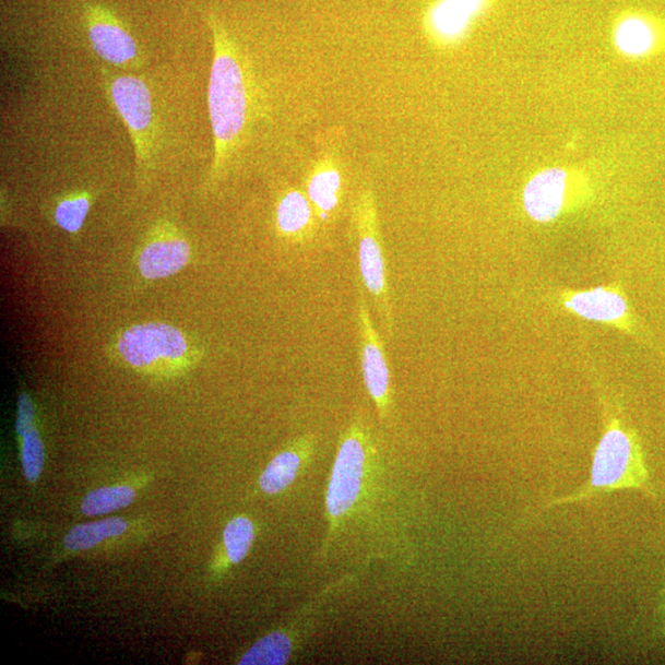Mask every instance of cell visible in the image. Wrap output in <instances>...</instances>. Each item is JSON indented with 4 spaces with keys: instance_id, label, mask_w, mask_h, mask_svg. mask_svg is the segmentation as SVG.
Returning a JSON list of instances; mask_svg holds the SVG:
<instances>
[{
    "instance_id": "cell-23",
    "label": "cell",
    "mask_w": 665,
    "mask_h": 665,
    "mask_svg": "<svg viewBox=\"0 0 665 665\" xmlns=\"http://www.w3.org/2000/svg\"><path fill=\"white\" fill-rule=\"evenodd\" d=\"M652 631L654 639H665V585L660 596L657 609L654 613Z\"/></svg>"
},
{
    "instance_id": "cell-10",
    "label": "cell",
    "mask_w": 665,
    "mask_h": 665,
    "mask_svg": "<svg viewBox=\"0 0 665 665\" xmlns=\"http://www.w3.org/2000/svg\"><path fill=\"white\" fill-rule=\"evenodd\" d=\"M86 27L93 50L105 62L121 69H129L140 62L138 43L106 9L90 8L86 12Z\"/></svg>"
},
{
    "instance_id": "cell-15",
    "label": "cell",
    "mask_w": 665,
    "mask_h": 665,
    "mask_svg": "<svg viewBox=\"0 0 665 665\" xmlns=\"http://www.w3.org/2000/svg\"><path fill=\"white\" fill-rule=\"evenodd\" d=\"M316 448V438L308 434L293 442L290 448L277 454L259 478L260 489L265 495L282 494L294 484L302 467L311 460Z\"/></svg>"
},
{
    "instance_id": "cell-21",
    "label": "cell",
    "mask_w": 665,
    "mask_h": 665,
    "mask_svg": "<svg viewBox=\"0 0 665 665\" xmlns=\"http://www.w3.org/2000/svg\"><path fill=\"white\" fill-rule=\"evenodd\" d=\"M22 461L24 475L28 482L40 478L45 464V448L40 434L34 426L23 434Z\"/></svg>"
},
{
    "instance_id": "cell-8",
    "label": "cell",
    "mask_w": 665,
    "mask_h": 665,
    "mask_svg": "<svg viewBox=\"0 0 665 665\" xmlns=\"http://www.w3.org/2000/svg\"><path fill=\"white\" fill-rule=\"evenodd\" d=\"M359 355L363 380L376 411L382 421H388L393 412L392 375L384 344L376 330L365 294L359 290L358 311Z\"/></svg>"
},
{
    "instance_id": "cell-14",
    "label": "cell",
    "mask_w": 665,
    "mask_h": 665,
    "mask_svg": "<svg viewBox=\"0 0 665 665\" xmlns=\"http://www.w3.org/2000/svg\"><path fill=\"white\" fill-rule=\"evenodd\" d=\"M615 44L621 54L643 59L662 50L665 31L658 21L642 13H630L615 26Z\"/></svg>"
},
{
    "instance_id": "cell-1",
    "label": "cell",
    "mask_w": 665,
    "mask_h": 665,
    "mask_svg": "<svg viewBox=\"0 0 665 665\" xmlns=\"http://www.w3.org/2000/svg\"><path fill=\"white\" fill-rule=\"evenodd\" d=\"M211 28L214 62L209 83V110L215 154L207 179L210 188L224 178L240 147L254 103L244 55L214 16H211Z\"/></svg>"
},
{
    "instance_id": "cell-12",
    "label": "cell",
    "mask_w": 665,
    "mask_h": 665,
    "mask_svg": "<svg viewBox=\"0 0 665 665\" xmlns=\"http://www.w3.org/2000/svg\"><path fill=\"white\" fill-rule=\"evenodd\" d=\"M488 3L489 0H439L428 15L429 34L440 44L461 40Z\"/></svg>"
},
{
    "instance_id": "cell-9",
    "label": "cell",
    "mask_w": 665,
    "mask_h": 665,
    "mask_svg": "<svg viewBox=\"0 0 665 665\" xmlns=\"http://www.w3.org/2000/svg\"><path fill=\"white\" fill-rule=\"evenodd\" d=\"M190 259V246L176 226L163 222L152 230L139 257V268L147 281L178 274Z\"/></svg>"
},
{
    "instance_id": "cell-19",
    "label": "cell",
    "mask_w": 665,
    "mask_h": 665,
    "mask_svg": "<svg viewBox=\"0 0 665 665\" xmlns=\"http://www.w3.org/2000/svg\"><path fill=\"white\" fill-rule=\"evenodd\" d=\"M256 539V527L252 520L237 516L227 524L224 532L226 555L230 563L238 565L245 560Z\"/></svg>"
},
{
    "instance_id": "cell-3",
    "label": "cell",
    "mask_w": 665,
    "mask_h": 665,
    "mask_svg": "<svg viewBox=\"0 0 665 665\" xmlns=\"http://www.w3.org/2000/svg\"><path fill=\"white\" fill-rule=\"evenodd\" d=\"M376 458L378 450L372 434L363 416H356L342 434L325 491V515L330 529L324 539L323 553L359 504Z\"/></svg>"
},
{
    "instance_id": "cell-11",
    "label": "cell",
    "mask_w": 665,
    "mask_h": 665,
    "mask_svg": "<svg viewBox=\"0 0 665 665\" xmlns=\"http://www.w3.org/2000/svg\"><path fill=\"white\" fill-rule=\"evenodd\" d=\"M571 179L561 168H548L537 173L523 192V204L530 218L548 224L560 217L571 206Z\"/></svg>"
},
{
    "instance_id": "cell-13",
    "label": "cell",
    "mask_w": 665,
    "mask_h": 665,
    "mask_svg": "<svg viewBox=\"0 0 665 665\" xmlns=\"http://www.w3.org/2000/svg\"><path fill=\"white\" fill-rule=\"evenodd\" d=\"M318 217L305 192L290 189L278 199L275 224L278 236L293 245L310 242L317 230Z\"/></svg>"
},
{
    "instance_id": "cell-18",
    "label": "cell",
    "mask_w": 665,
    "mask_h": 665,
    "mask_svg": "<svg viewBox=\"0 0 665 665\" xmlns=\"http://www.w3.org/2000/svg\"><path fill=\"white\" fill-rule=\"evenodd\" d=\"M134 498H136V494L128 486L95 489L84 498L82 512L88 516L114 513L129 507Z\"/></svg>"
},
{
    "instance_id": "cell-4",
    "label": "cell",
    "mask_w": 665,
    "mask_h": 665,
    "mask_svg": "<svg viewBox=\"0 0 665 665\" xmlns=\"http://www.w3.org/2000/svg\"><path fill=\"white\" fill-rule=\"evenodd\" d=\"M353 221L358 237L360 277L365 290L372 298L382 330L388 340H393L394 314L385 269L378 205L372 189H365L355 201Z\"/></svg>"
},
{
    "instance_id": "cell-2",
    "label": "cell",
    "mask_w": 665,
    "mask_h": 665,
    "mask_svg": "<svg viewBox=\"0 0 665 665\" xmlns=\"http://www.w3.org/2000/svg\"><path fill=\"white\" fill-rule=\"evenodd\" d=\"M603 434L593 452L591 478L574 494L549 500L527 515L532 520L555 507L581 503L625 489L654 496L650 471L638 430L624 416L621 403L601 393Z\"/></svg>"
},
{
    "instance_id": "cell-6",
    "label": "cell",
    "mask_w": 665,
    "mask_h": 665,
    "mask_svg": "<svg viewBox=\"0 0 665 665\" xmlns=\"http://www.w3.org/2000/svg\"><path fill=\"white\" fill-rule=\"evenodd\" d=\"M106 88L131 134L141 182H146L157 152V124L151 91L139 76L106 74Z\"/></svg>"
},
{
    "instance_id": "cell-5",
    "label": "cell",
    "mask_w": 665,
    "mask_h": 665,
    "mask_svg": "<svg viewBox=\"0 0 665 665\" xmlns=\"http://www.w3.org/2000/svg\"><path fill=\"white\" fill-rule=\"evenodd\" d=\"M117 351L124 364L144 372H171L192 361L187 335L168 323L131 325L120 333Z\"/></svg>"
},
{
    "instance_id": "cell-17",
    "label": "cell",
    "mask_w": 665,
    "mask_h": 665,
    "mask_svg": "<svg viewBox=\"0 0 665 665\" xmlns=\"http://www.w3.org/2000/svg\"><path fill=\"white\" fill-rule=\"evenodd\" d=\"M128 522L121 518H112L91 524L74 526L64 537V546L71 551H83L96 545H99L104 539L120 536L128 530Z\"/></svg>"
},
{
    "instance_id": "cell-7",
    "label": "cell",
    "mask_w": 665,
    "mask_h": 665,
    "mask_svg": "<svg viewBox=\"0 0 665 665\" xmlns=\"http://www.w3.org/2000/svg\"><path fill=\"white\" fill-rule=\"evenodd\" d=\"M556 304L582 320L601 323L642 340L643 332L633 308L619 283L556 293Z\"/></svg>"
},
{
    "instance_id": "cell-16",
    "label": "cell",
    "mask_w": 665,
    "mask_h": 665,
    "mask_svg": "<svg viewBox=\"0 0 665 665\" xmlns=\"http://www.w3.org/2000/svg\"><path fill=\"white\" fill-rule=\"evenodd\" d=\"M306 194L312 202L318 221H330L339 211L344 197V178L334 158L325 157L316 164L307 180Z\"/></svg>"
},
{
    "instance_id": "cell-22",
    "label": "cell",
    "mask_w": 665,
    "mask_h": 665,
    "mask_svg": "<svg viewBox=\"0 0 665 665\" xmlns=\"http://www.w3.org/2000/svg\"><path fill=\"white\" fill-rule=\"evenodd\" d=\"M35 426L34 404L28 394L23 392L17 401L16 432L22 437L24 432Z\"/></svg>"
},
{
    "instance_id": "cell-20",
    "label": "cell",
    "mask_w": 665,
    "mask_h": 665,
    "mask_svg": "<svg viewBox=\"0 0 665 665\" xmlns=\"http://www.w3.org/2000/svg\"><path fill=\"white\" fill-rule=\"evenodd\" d=\"M92 198L86 192L64 198L55 210L57 226L66 233L79 234L91 210Z\"/></svg>"
}]
</instances>
